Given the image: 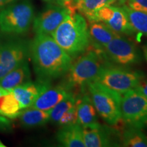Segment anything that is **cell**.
<instances>
[{
    "mask_svg": "<svg viewBox=\"0 0 147 147\" xmlns=\"http://www.w3.org/2000/svg\"><path fill=\"white\" fill-rule=\"evenodd\" d=\"M29 57L38 79L49 81L65 75L72 63V58L49 35H36L29 43Z\"/></svg>",
    "mask_w": 147,
    "mask_h": 147,
    "instance_id": "cell-1",
    "label": "cell"
},
{
    "mask_svg": "<svg viewBox=\"0 0 147 147\" xmlns=\"http://www.w3.org/2000/svg\"><path fill=\"white\" fill-rule=\"evenodd\" d=\"M88 27L81 14L69 12L51 36L71 58H76L91 45Z\"/></svg>",
    "mask_w": 147,
    "mask_h": 147,
    "instance_id": "cell-2",
    "label": "cell"
},
{
    "mask_svg": "<svg viewBox=\"0 0 147 147\" xmlns=\"http://www.w3.org/2000/svg\"><path fill=\"white\" fill-rule=\"evenodd\" d=\"M75 62L71 63L65 74L63 84L72 89L75 87H83L89 82L94 81L106 61L101 53L92 47L79 55Z\"/></svg>",
    "mask_w": 147,
    "mask_h": 147,
    "instance_id": "cell-3",
    "label": "cell"
},
{
    "mask_svg": "<svg viewBox=\"0 0 147 147\" xmlns=\"http://www.w3.org/2000/svg\"><path fill=\"white\" fill-rule=\"evenodd\" d=\"M34 19V6L29 0L14 2L0 11V31L5 34H24Z\"/></svg>",
    "mask_w": 147,
    "mask_h": 147,
    "instance_id": "cell-4",
    "label": "cell"
},
{
    "mask_svg": "<svg viewBox=\"0 0 147 147\" xmlns=\"http://www.w3.org/2000/svg\"><path fill=\"white\" fill-rule=\"evenodd\" d=\"M89 95L97 113L110 125H115L121 120V95L96 81L87 84Z\"/></svg>",
    "mask_w": 147,
    "mask_h": 147,
    "instance_id": "cell-5",
    "label": "cell"
},
{
    "mask_svg": "<svg viewBox=\"0 0 147 147\" xmlns=\"http://www.w3.org/2000/svg\"><path fill=\"white\" fill-rule=\"evenodd\" d=\"M144 76L142 71H134L106 62L94 81L121 95L135 89Z\"/></svg>",
    "mask_w": 147,
    "mask_h": 147,
    "instance_id": "cell-6",
    "label": "cell"
},
{
    "mask_svg": "<svg viewBox=\"0 0 147 147\" xmlns=\"http://www.w3.org/2000/svg\"><path fill=\"white\" fill-rule=\"evenodd\" d=\"M121 120L127 125L147 129V97L132 89L121 94Z\"/></svg>",
    "mask_w": 147,
    "mask_h": 147,
    "instance_id": "cell-7",
    "label": "cell"
},
{
    "mask_svg": "<svg viewBox=\"0 0 147 147\" xmlns=\"http://www.w3.org/2000/svg\"><path fill=\"white\" fill-rule=\"evenodd\" d=\"M101 53L106 61L123 67L138 64L142 60V55L136 45L120 34L108 42Z\"/></svg>",
    "mask_w": 147,
    "mask_h": 147,
    "instance_id": "cell-8",
    "label": "cell"
},
{
    "mask_svg": "<svg viewBox=\"0 0 147 147\" xmlns=\"http://www.w3.org/2000/svg\"><path fill=\"white\" fill-rule=\"evenodd\" d=\"M29 44L22 40L0 42V79L27 61Z\"/></svg>",
    "mask_w": 147,
    "mask_h": 147,
    "instance_id": "cell-9",
    "label": "cell"
},
{
    "mask_svg": "<svg viewBox=\"0 0 147 147\" xmlns=\"http://www.w3.org/2000/svg\"><path fill=\"white\" fill-rule=\"evenodd\" d=\"M94 22L104 23L118 34L131 36L136 32L120 6L109 5L102 7L95 13Z\"/></svg>",
    "mask_w": 147,
    "mask_h": 147,
    "instance_id": "cell-10",
    "label": "cell"
},
{
    "mask_svg": "<svg viewBox=\"0 0 147 147\" xmlns=\"http://www.w3.org/2000/svg\"><path fill=\"white\" fill-rule=\"evenodd\" d=\"M69 12L68 9L63 5H50L34 18L33 24L34 32L36 34L51 36Z\"/></svg>",
    "mask_w": 147,
    "mask_h": 147,
    "instance_id": "cell-11",
    "label": "cell"
},
{
    "mask_svg": "<svg viewBox=\"0 0 147 147\" xmlns=\"http://www.w3.org/2000/svg\"><path fill=\"white\" fill-rule=\"evenodd\" d=\"M83 140L86 147L119 146L118 134L115 130L98 122L82 127Z\"/></svg>",
    "mask_w": 147,
    "mask_h": 147,
    "instance_id": "cell-12",
    "label": "cell"
},
{
    "mask_svg": "<svg viewBox=\"0 0 147 147\" xmlns=\"http://www.w3.org/2000/svg\"><path fill=\"white\" fill-rule=\"evenodd\" d=\"M51 86V81L38 79L36 82L30 80L22 84L11 91L23 110L31 107L38 96Z\"/></svg>",
    "mask_w": 147,
    "mask_h": 147,
    "instance_id": "cell-13",
    "label": "cell"
},
{
    "mask_svg": "<svg viewBox=\"0 0 147 147\" xmlns=\"http://www.w3.org/2000/svg\"><path fill=\"white\" fill-rule=\"evenodd\" d=\"M70 92L71 89L63 83L55 87L51 86L38 96L31 107L49 111L67 97Z\"/></svg>",
    "mask_w": 147,
    "mask_h": 147,
    "instance_id": "cell-14",
    "label": "cell"
},
{
    "mask_svg": "<svg viewBox=\"0 0 147 147\" xmlns=\"http://www.w3.org/2000/svg\"><path fill=\"white\" fill-rule=\"evenodd\" d=\"M88 29L91 41L90 45L100 51L118 35L102 22H92Z\"/></svg>",
    "mask_w": 147,
    "mask_h": 147,
    "instance_id": "cell-15",
    "label": "cell"
},
{
    "mask_svg": "<svg viewBox=\"0 0 147 147\" xmlns=\"http://www.w3.org/2000/svg\"><path fill=\"white\" fill-rule=\"evenodd\" d=\"M78 123L82 127L97 123V111L89 94H82L76 98Z\"/></svg>",
    "mask_w": 147,
    "mask_h": 147,
    "instance_id": "cell-16",
    "label": "cell"
},
{
    "mask_svg": "<svg viewBox=\"0 0 147 147\" xmlns=\"http://www.w3.org/2000/svg\"><path fill=\"white\" fill-rule=\"evenodd\" d=\"M56 138L57 140L63 146L85 147L82 127L78 123L62 126L57 134Z\"/></svg>",
    "mask_w": 147,
    "mask_h": 147,
    "instance_id": "cell-17",
    "label": "cell"
},
{
    "mask_svg": "<svg viewBox=\"0 0 147 147\" xmlns=\"http://www.w3.org/2000/svg\"><path fill=\"white\" fill-rule=\"evenodd\" d=\"M30 80L31 71L28 61H26L0 79V85L7 91H11L15 87Z\"/></svg>",
    "mask_w": 147,
    "mask_h": 147,
    "instance_id": "cell-18",
    "label": "cell"
},
{
    "mask_svg": "<svg viewBox=\"0 0 147 147\" xmlns=\"http://www.w3.org/2000/svg\"><path fill=\"white\" fill-rule=\"evenodd\" d=\"M18 117L20 123L25 128L43 126L50 121L49 111H45L33 107L22 110Z\"/></svg>",
    "mask_w": 147,
    "mask_h": 147,
    "instance_id": "cell-19",
    "label": "cell"
},
{
    "mask_svg": "<svg viewBox=\"0 0 147 147\" xmlns=\"http://www.w3.org/2000/svg\"><path fill=\"white\" fill-rule=\"evenodd\" d=\"M114 4V0H80L75 4L77 12L87 18L90 23L94 22L95 14L102 7Z\"/></svg>",
    "mask_w": 147,
    "mask_h": 147,
    "instance_id": "cell-20",
    "label": "cell"
},
{
    "mask_svg": "<svg viewBox=\"0 0 147 147\" xmlns=\"http://www.w3.org/2000/svg\"><path fill=\"white\" fill-rule=\"evenodd\" d=\"M121 142L123 146L147 147V136L142 129L127 125L121 136Z\"/></svg>",
    "mask_w": 147,
    "mask_h": 147,
    "instance_id": "cell-21",
    "label": "cell"
},
{
    "mask_svg": "<svg viewBox=\"0 0 147 147\" xmlns=\"http://www.w3.org/2000/svg\"><path fill=\"white\" fill-rule=\"evenodd\" d=\"M22 110L12 91L0 96V115L8 119H15Z\"/></svg>",
    "mask_w": 147,
    "mask_h": 147,
    "instance_id": "cell-22",
    "label": "cell"
},
{
    "mask_svg": "<svg viewBox=\"0 0 147 147\" xmlns=\"http://www.w3.org/2000/svg\"><path fill=\"white\" fill-rule=\"evenodd\" d=\"M120 7L123 10L130 25L135 32L147 36V13L133 10L126 4Z\"/></svg>",
    "mask_w": 147,
    "mask_h": 147,
    "instance_id": "cell-23",
    "label": "cell"
},
{
    "mask_svg": "<svg viewBox=\"0 0 147 147\" xmlns=\"http://www.w3.org/2000/svg\"><path fill=\"white\" fill-rule=\"evenodd\" d=\"M77 97L71 91L69 93L67 97H65L63 100L58 103L54 108L49 110L50 114V121L53 124L57 125L61 117L67 112L71 108L76 105Z\"/></svg>",
    "mask_w": 147,
    "mask_h": 147,
    "instance_id": "cell-24",
    "label": "cell"
},
{
    "mask_svg": "<svg viewBox=\"0 0 147 147\" xmlns=\"http://www.w3.org/2000/svg\"><path fill=\"white\" fill-rule=\"evenodd\" d=\"M126 3L133 10L147 13V0H127Z\"/></svg>",
    "mask_w": 147,
    "mask_h": 147,
    "instance_id": "cell-25",
    "label": "cell"
},
{
    "mask_svg": "<svg viewBox=\"0 0 147 147\" xmlns=\"http://www.w3.org/2000/svg\"><path fill=\"white\" fill-rule=\"evenodd\" d=\"M12 128L11 121L8 118L0 115V130L1 131H8Z\"/></svg>",
    "mask_w": 147,
    "mask_h": 147,
    "instance_id": "cell-26",
    "label": "cell"
},
{
    "mask_svg": "<svg viewBox=\"0 0 147 147\" xmlns=\"http://www.w3.org/2000/svg\"><path fill=\"white\" fill-rule=\"evenodd\" d=\"M135 90H136L140 93H142L143 95L147 97V81L143 79L140 82L138 85L137 86Z\"/></svg>",
    "mask_w": 147,
    "mask_h": 147,
    "instance_id": "cell-27",
    "label": "cell"
},
{
    "mask_svg": "<svg viewBox=\"0 0 147 147\" xmlns=\"http://www.w3.org/2000/svg\"><path fill=\"white\" fill-rule=\"evenodd\" d=\"M63 1L64 6L67 8L69 10L70 12H77L76 6H75V3L74 0H62Z\"/></svg>",
    "mask_w": 147,
    "mask_h": 147,
    "instance_id": "cell-28",
    "label": "cell"
},
{
    "mask_svg": "<svg viewBox=\"0 0 147 147\" xmlns=\"http://www.w3.org/2000/svg\"><path fill=\"white\" fill-rule=\"evenodd\" d=\"M17 0H0V9L5 8L7 5L15 2Z\"/></svg>",
    "mask_w": 147,
    "mask_h": 147,
    "instance_id": "cell-29",
    "label": "cell"
},
{
    "mask_svg": "<svg viewBox=\"0 0 147 147\" xmlns=\"http://www.w3.org/2000/svg\"><path fill=\"white\" fill-rule=\"evenodd\" d=\"M127 0H114V4L117 5V6H122L125 5Z\"/></svg>",
    "mask_w": 147,
    "mask_h": 147,
    "instance_id": "cell-30",
    "label": "cell"
},
{
    "mask_svg": "<svg viewBox=\"0 0 147 147\" xmlns=\"http://www.w3.org/2000/svg\"><path fill=\"white\" fill-rule=\"evenodd\" d=\"M45 1H48V2L55 3V4L60 5H63V6H64L63 1H62V0H45Z\"/></svg>",
    "mask_w": 147,
    "mask_h": 147,
    "instance_id": "cell-31",
    "label": "cell"
},
{
    "mask_svg": "<svg viewBox=\"0 0 147 147\" xmlns=\"http://www.w3.org/2000/svg\"><path fill=\"white\" fill-rule=\"evenodd\" d=\"M9 91H7L6 89H5L4 88H3L1 87V85H0V96H1V95L5 94V93H8Z\"/></svg>",
    "mask_w": 147,
    "mask_h": 147,
    "instance_id": "cell-32",
    "label": "cell"
},
{
    "mask_svg": "<svg viewBox=\"0 0 147 147\" xmlns=\"http://www.w3.org/2000/svg\"><path fill=\"white\" fill-rule=\"evenodd\" d=\"M143 52H144L145 58L147 59V44L143 46Z\"/></svg>",
    "mask_w": 147,
    "mask_h": 147,
    "instance_id": "cell-33",
    "label": "cell"
},
{
    "mask_svg": "<svg viewBox=\"0 0 147 147\" xmlns=\"http://www.w3.org/2000/svg\"><path fill=\"white\" fill-rule=\"evenodd\" d=\"M74 3H75V4H76V2H78V1H80V0H74Z\"/></svg>",
    "mask_w": 147,
    "mask_h": 147,
    "instance_id": "cell-34",
    "label": "cell"
},
{
    "mask_svg": "<svg viewBox=\"0 0 147 147\" xmlns=\"http://www.w3.org/2000/svg\"><path fill=\"white\" fill-rule=\"evenodd\" d=\"M146 61H147V59H146Z\"/></svg>",
    "mask_w": 147,
    "mask_h": 147,
    "instance_id": "cell-35",
    "label": "cell"
}]
</instances>
